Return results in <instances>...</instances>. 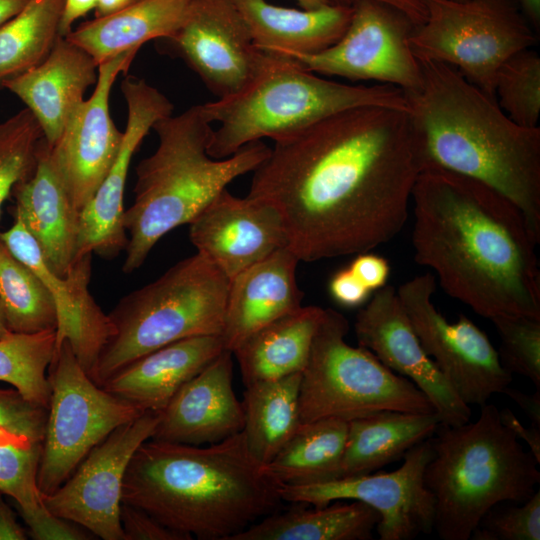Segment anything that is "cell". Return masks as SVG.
Here are the masks:
<instances>
[{"label": "cell", "mask_w": 540, "mask_h": 540, "mask_svg": "<svg viewBox=\"0 0 540 540\" xmlns=\"http://www.w3.org/2000/svg\"><path fill=\"white\" fill-rule=\"evenodd\" d=\"M424 168L409 109L363 105L275 140L248 195L280 212L288 248L314 262L394 239Z\"/></svg>", "instance_id": "obj_1"}, {"label": "cell", "mask_w": 540, "mask_h": 540, "mask_svg": "<svg viewBox=\"0 0 540 540\" xmlns=\"http://www.w3.org/2000/svg\"><path fill=\"white\" fill-rule=\"evenodd\" d=\"M417 264L434 271L450 297L487 319L540 318V268L523 213L475 179L423 170L412 191Z\"/></svg>", "instance_id": "obj_2"}, {"label": "cell", "mask_w": 540, "mask_h": 540, "mask_svg": "<svg viewBox=\"0 0 540 540\" xmlns=\"http://www.w3.org/2000/svg\"><path fill=\"white\" fill-rule=\"evenodd\" d=\"M279 488L241 431L207 446L145 441L129 462L121 500L191 539L231 540L277 510Z\"/></svg>", "instance_id": "obj_3"}, {"label": "cell", "mask_w": 540, "mask_h": 540, "mask_svg": "<svg viewBox=\"0 0 540 540\" xmlns=\"http://www.w3.org/2000/svg\"><path fill=\"white\" fill-rule=\"evenodd\" d=\"M419 62L421 86L406 96L424 170H447L491 187L517 206L540 242V127L516 124L456 68Z\"/></svg>", "instance_id": "obj_4"}, {"label": "cell", "mask_w": 540, "mask_h": 540, "mask_svg": "<svg viewBox=\"0 0 540 540\" xmlns=\"http://www.w3.org/2000/svg\"><path fill=\"white\" fill-rule=\"evenodd\" d=\"M211 124L201 104L153 125L158 146L138 163L135 199L124 211V273L141 267L164 235L189 224L228 184L268 157L271 148L255 141L227 158H212L207 153Z\"/></svg>", "instance_id": "obj_5"}, {"label": "cell", "mask_w": 540, "mask_h": 540, "mask_svg": "<svg viewBox=\"0 0 540 540\" xmlns=\"http://www.w3.org/2000/svg\"><path fill=\"white\" fill-rule=\"evenodd\" d=\"M476 421L440 423L423 480L435 501L434 530L442 540H468L485 513L501 502L522 503L537 490L538 462L485 403Z\"/></svg>", "instance_id": "obj_6"}, {"label": "cell", "mask_w": 540, "mask_h": 540, "mask_svg": "<svg viewBox=\"0 0 540 540\" xmlns=\"http://www.w3.org/2000/svg\"><path fill=\"white\" fill-rule=\"evenodd\" d=\"M269 53L266 66L246 87L203 104L211 122L219 124L207 146L212 158H227L263 138L275 141L352 107L408 109L406 93L396 86L328 80L285 55Z\"/></svg>", "instance_id": "obj_7"}, {"label": "cell", "mask_w": 540, "mask_h": 540, "mask_svg": "<svg viewBox=\"0 0 540 540\" xmlns=\"http://www.w3.org/2000/svg\"><path fill=\"white\" fill-rule=\"evenodd\" d=\"M230 279L198 252L122 297L108 314L113 335L91 379L102 386L120 369L170 343L220 335Z\"/></svg>", "instance_id": "obj_8"}, {"label": "cell", "mask_w": 540, "mask_h": 540, "mask_svg": "<svg viewBox=\"0 0 540 540\" xmlns=\"http://www.w3.org/2000/svg\"><path fill=\"white\" fill-rule=\"evenodd\" d=\"M349 323L326 308L301 372V423L323 418L350 421L380 411L435 413L420 389L364 347L349 345Z\"/></svg>", "instance_id": "obj_9"}, {"label": "cell", "mask_w": 540, "mask_h": 540, "mask_svg": "<svg viewBox=\"0 0 540 540\" xmlns=\"http://www.w3.org/2000/svg\"><path fill=\"white\" fill-rule=\"evenodd\" d=\"M421 1L426 17L409 38L416 58L456 68L493 97L501 65L537 42L518 0Z\"/></svg>", "instance_id": "obj_10"}, {"label": "cell", "mask_w": 540, "mask_h": 540, "mask_svg": "<svg viewBox=\"0 0 540 540\" xmlns=\"http://www.w3.org/2000/svg\"><path fill=\"white\" fill-rule=\"evenodd\" d=\"M48 379L51 397L37 475L42 495L54 492L113 430L143 413L94 383L66 341L55 350Z\"/></svg>", "instance_id": "obj_11"}, {"label": "cell", "mask_w": 540, "mask_h": 540, "mask_svg": "<svg viewBox=\"0 0 540 540\" xmlns=\"http://www.w3.org/2000/svg\"><path fill=\"white\" fill-rule=\"evenodd\" d=\"M436 278L425 273L397 290L425 352L467 405L481 406L511 383L498 351L467 316L449 322L433 303Z\"/></svg>", "instance_id": "obj_12"}, {"label": "cell", "mask_w": 540, "mask_h": 540, "mask_svg": "<svg viewBox=\"0 0 540 540\" xmlns=\"http://www.w3.org/2000/svg\"><path fill=\"white\" fill-rule=\"evenodd\" d=\"M352 7L349 25L335 44L314 54L285 56L316 74L373 80L405 93L418 90L422 70L409 44L416 26L404 13L378 1L357 0Z\"/></svg>", "instance_id": "obj_13"}, {"label": "cell", "mask_w": 540, "mask_h": 540, "mask_svg": "<svg viewBox=\"0 0 540 540\" xmlns=\"http://www.w3.org/2000/svg\"><path fill=\"white\" fill-rule=\"evenodd\" d=\"M433 455L430 439L409 449L391 472L368 473L325 482L280 486L282 501L322 506L336 500L362 502L380 515V540H412L434 530L435 501L423 480Z\"/></svg>", "instance_id": "obj_14"}, {"label": "cell", "mask_w": 540, "mask_h": 540, "mask_svg": "<svg viewBox=\"0 0 540 540\" xmlns=\"http://www.w3.org/2000/svg\"><path fill=\"white\" fill-rule=\"evenodd\" d=\"M157 48L183 60L217 98L246 87L270 58L269 52L255 46L231 0H190L182 25L157 39Z\"/></svg>", "instance_id": "obj_15"}, {"label": "cell", "mask_w": 540, "mask_h": 540, "mask_svg": "<svg viewBox=\"0 0 540 540\" xmlns=\"http://www.w3.org/2000/svg\"><path fill=\"white\" fill-rule=\"evenodd\" d=\"M159 419V412L145 411L113 430L54 492L42 495L45 507L103 540H124L119 516L124 476Z\"/></svg>", "instance_id": "obj_16"}, {"label": "cell", "mask_w": 540, "mask_h": 540, "mask_svg": "<svg viewBox=\"0 0 540 540\" xmlns=\"http://www.w3.org/2000/svg\"><path fill=\"white\" fill-rule=\"evenodd\" d=\"M138 51H125L98 65L92 95L78 107L55 144L47 146L50 163L80 214L120 151L124 132L111 118L109 97L116 78L127 72Z\"/></svg>", "instance_id": "obj_17"}, {"label": "cell", "mask_w": 540, "mask_h": 540, "mask_svg": "<svg viewBox=\"0 0 540 540\" xmlns=\"http://www.w3.org/2000/svg\"><path fill=\"white\" fill-rule=\"evenodd\" d=\"M354 330L359 346L424 393L440 423L455 426L470 420V406L425 352L393 286L386 284L375 291L357 313Z\"/></svg>", "instance_id": "obj_18"}, {"label": "cell", "mask_w": 540, "mask_h": 540, "mask_svg": "<svg viewBox=\"0 0 540 540\" xmlns=\"http://www.w3.org/2000/svg\"><path fill=\"white\" fill-rule=\"evenodd\" d=\"M121 91L128 110L123 141L114 164L80 214L77 258L96 254L113 259L125 251L123 199L131 159L153 125L173 114L171 101L144 79L126 76Z\"/></svg>", "instance_id": "obj_19"}, {"label": "cell", "mask_w": 540, "mask_h": 540, "mask_svg": "<svg viewBox=\"0 0 540 540\" xmlns=\"http://www.w3.org/2000/svg\"><path fill=\"white\" fill-rule=\"evenodd\" d=\"M0 238L38 276L51 295L57 314L56 349L62 342H68L91 378L100 353L113 335L109 315L103 312L89 291L92 255L79 257L69 273L62 277L49 267L19 216L15 215L13 224L0 232Z\"/></svg>", "instance_id": "obj_20"}, {"label": "cell", "mask_w": 540, "mask_h": 540, "mask_svg": "<svg viewBox=\"0 0 540 540\" xmlns=\"http://www.w3.org/2000/svg\"><path fill=\"white\" fill-rule=\"evenodd\" d=\"M197 252L230 280L273 252L288 247L280 212L269 202L223 190L190 223Z\"/></svg>", "instance_id": "obj_21"}, {"label": "cell", "mask_w": 540, "mask_h": 540, "mask_svg": "<svg viewBox=\"0 0 540 540\" xmlns=\"http://www.w3.org/2000/svg\"><path fill=\"white\" fill-rule=\"evenodd\" d=\"M233 366V354L225 349L183 384L159 412L151 439L205 445L240 433L244 413L233 389Z\"/></svg>", "instance_id": "obj_22"}, {"label": "cell", "mask_w": 540, "mask_h": 540, "mask_svg": "<svg viewBox=\"0 0 540 540\" xmlns=\"http://www.w3.org/2000/svg\"><path fill=\"white\" fill-rule=\"evenodd\" d=\"M97 78L94 59L81 47L59 37L43 62L6 81L3 88L16 95L34 115L50 148Z\"/></svg>", "instance_id": "obj_23"}, {"label": "cell", "mask_w": 540, "mask_h": 540, "mask_svg": "<svg viewBox=\"0 0 540 540\" xmlns=\"http://www.w3.org/2000/svg\"><path fill=\"white\" fill-rule=\"evenodd\" d=\"M300 262L281 248L230 280L224 326V348L233 351L252 333L302 307L296 269Z\"/></svg>", "instance_id": "obj_24"}, {"label": "cell", "mask_w": 540, "mask_h": 540, "mask_svg": "<svg viewBox=\"0 0 540 540\" xmlns=\"http://www.w3.org/2000/svg\"><path fill=\"white\" fill-rule=\"evenodd\" d=\"M12 195L19 216L38 244L49 267L66 276L78 259L80 213L56 175L43 139L32 174L18 183Z\"/></svg>", "instance_id": "obj_25"}, {"label": "cell", "mask_w": 540, "mask_h": 540, "mask_svg": "<svg viewBox=\"0 0 540 540\" xmlns=\"http://www.w3.org/2000/svg\"><path fill=\"white\" fill-rule=\"evenodd\" d=\"M223 350L220 335L185 338L132 361L101 387L143 412H161L181 386Z\"/></svg>", "instance_id": "obj_26"}, {"label": "cell", "mask_w": 540, "mask_h": 540, "mask_svg": "<svg viewBox=\"0 0 540 540\" xmlns=\"http://www.w3.org/2000/svg\"><path fill=\"white\" fill-rule=\"evenodd\" d=\"M255 46L282 55L314 54L335 44L351 20L352 4L313 10L276 6L267 0H231Z\"/></svg>", "instance_id": "obj_27"}, {"label": "cell", "mask_w": 540, "mask_h": 540, "mask_svg": "<svg viewBox=\"0 0 540 540\" xmlns=\"http://www.w3.org/2000/svg\"><path fill=\"white\" fill-rule=\"evenodd\" d=\"M190 0H135L108 16L95 17L65 38L100 63L150 40L172 35L184 22Z\"/></svg>", "instance_id": "obj_28"}, {"label": "cell", "mask_w": 540, "mask_h": 540, "mask_svg": "<svg viewBox=\"0 0 540 540\" xmlns=\"http://www.w3.org/2000/svg\"><path fill=\"white\" fill-rule=\"evenodd\" d=\"M324 308L302 306L261 327L233 351L245 386L301 373Z\"/></svg>", "instance_id": "obj_29"}, {"label": "cell", "mask_w": 540, "mask_h": 540, "mask_svg": "<svg viewBox=\"0 0 540 540\" xmlns=\"http://www.w3.org/2000/svg\"><path fill=\"white\" fill-rule=\"evenodd\" d=\"M436 413L380 411L348 421V433L338 478L372 473L434 434Z\"/></svg>", "instance_id": "obj_30"}, {"label": "cell", "mask_w": 540, "mask_h": 540, "mask_svg": "<svg viewBox=\"0 0 540 540\" xmlns=\"http://www.w3.org/2000/svg\"><path fill=\"white\" fill-rule=\"evenodd\" d=\"M336 500L307 507L293 503L291 509L274 511L231 540H370L380 520L370 506L353 500Z\"/></svg>", "instance_id": "obj_31"}, {"label": "cell", "mask_w": 540, "mask_h": 540, "mask_svg": "<svg viewBox=\"0 0 540 540\" xmlns=\"http://www.w3.org/2000/svg\"><path fill=\"white\" fill-rule=\"evenodd\" d=\"M301 373L245 386L242 407L248 450L259 463H269L301 424Z\"/></svg>", "instance_id": "obj_32"}, {"label": "cell", "mask_w": 540, "mask_h": 540, "mask_svg": "<svg viewBox=\"0 0 540 540\" xmlns=\"http://www.w3.org/2000/svg\"><path fill=\"white\" fill-rule=\"evenodd\" d=\"M347 433L348 422L342 419L301 423L265 470L280 486L337 479Z\"/></svg>", "instance_id": "obj_33"}, {"label": "cell", "mask_w": 540, "mask_h": 540, "mask_svg": "<svg viewBox=\"0 0 540 540\" xmlns=\"http://www.w3.org/2000/svg\"><path fill=\"white\" fill-rule=\"evenodd\" d=\"M64 0H29L0 25V89L43 62L60 35Z\"/></svg>", "instance_id": "obj_34"}, {"label": "cell", "mask_w": 540, "mask_h": 540, "mask_svg": "<svg viewBox=\"0 0 540 540\" xmlns=\"http://www.w3.org/2000/svg\"><path fill=\"white\" fill-rule=\"evenodd\" d=\"M0 302L12 332L56 330L57 314L51 295L38 276L7 248L1 238Z\"/></svg>", "instance_id": "obj_35"}, {"label": "cell", "mask_w": 540, "mask_h": 540, "mask_svg": "<svg viewBox=\"0 0 540 540\" xmlns=\"http://www.w3.org/2000/svg\"><path fill=\"white\" fill-rule=\"evenodd\" d=\"M56 350V330L11 332L0 338V381L27 399L49 408L48 368Z\"/></svg>", "instance_id": "obj_36"}, {"label": "cell", "mask_w": 540, "mask_h": 540, "mask_svg": "<svg viewBox=\"0 0 540 540\" xmlns=\"http://www.w3.org/2000/svg\"><path fill=\"white\" fill-rule=\"evenodd\" d=\"M495 98L516 124L538 127L540 117V57L532 48L512 55L499 68Z\"/></svg>", "instance_id": "obj_37"}, {"label": "cell", "mask_w": 540, "mask_h": 540, "mask_svg": "<svg viewBox=\"0 0 540 540\" xmlns=\"http://www.w3.org/2000/svg\"><path fill=\"white\" fill-rule=\"evenodd\" d=\"M43 139L41 127L28 108L0 122V213L14 187L32 174Z\"/></svg>", "instance_id": "obj_38"}, {"label": "cell", "mask_w": 540, "mask_h": 540, "mask_svg": "<svg viewBox=\"0 0 540 540\" xmlns=\"http://www.w3.org/2000/svg\"><path fill=\"white\" fill-rule=\"evenodd\" d=\"M490 320L500 338L503 367L528 378L540 390V318L500 315Z\"/></svg>", "instance_id": "obj_39"}, {"label": "cell", "mask_w": 540, "mask_h": 540, "mask_svg": "<svg viewBox=\"0 0 540 540\" xmlns=\"http://www.w3.org/2000/svg\"><path fill=\"white\" fill-rule=\"evenodd\" d=\"M41 451L42 444L0 445V493L13 499L16 510L32 511L43 506L37 483Z\"/></svg>", "instance_id": "obj_40"}, {"label": "cell", "mask_w": 540, "mask_h": 540, "mask_svg": "<svg viewBox=\"0 0 540 540\" xmlns=\"http://www.w3.org/2000/svg\"><path fill=\"white\" fill-rule=\"evenodd\" d=\"M473 540H539L540 492L512 505L501 502L490 508L472 532Z\"/></svg>", "instance_id": "obj_41"}, {"label": "cell", "mask_w": 540, "mask_h": 540, "mask_svg": "<svg viewBox=\"0 0 540 540\" xmlns=\"http://www.w3.org/2000/svg\"><path fill=\"white\" fill-rule=\"evenodd\" d=\"M48 408L18 390L0 389V445L27 447L42 444Z\"/></svg>", "instance_id": "obj_42"}, {"label": "cell", "mask_w": 540, "mask_h": 540, "mask_svg": "<svg viewBox=\"0 0 540 540\" xmlns=\"http://www.w3.org/2000/svg\"><path fill=\"white\" fill-rule=\"evenodd\" d=\"M28 527V535L34 540H87L90 532L82 526L57 516L45 505L32 510H17Z\"/></svg>", "instance_id": "obj_43"}, {"label": "cell", "mask_w": 540, "mask_h": 540, "mask_svg": "<svg viewBox=\"0 0 540 540\" xmlns=\"http://www.w3.org/2000/svg\"><path fill=\"white\" fill-rule=\"evenodd\" d=\"M119 516L124 540H191L187 535L165 526L147 512L123 502Z\"/></svg>", "instance_id": "obj_44"}, {"label": "cell", "mask_w": 540, "mask_h": 540, "mask_svg": "<svg viewBox=\"0 0 540 540\" xmlns=\"http://www.w3.org/2000/svg\"><path fill=\"white\" fill-rule=\"evenodd\" d=\"M328 289L332 299L337 304L347 308L362 305L372 293L357 279L348 267L337 271L331 277Z\"/></svg>", "instance_id": "obj_45"}, {"label": "cell", "mask_w": 540, "mask_h": 540, "mask_svg": "<svg viewBox=\"0 0 540 540\" xmlns=\"http://www.w3.org/2000/svg\"><path fill=\"white\" fill-rule=\"evenodd\" d=\"M348 268L371 292L384 287L390 274L388 260L369 252L357 254Z\"/></svg>", "instance_id": "obj_46"}, {"label": "cell", "mask_w": 540, "mask_h": 540, "mask_svg": "<svg viewBox=\"0 0 540 540\" xmlns=\"http://www.w3.org/2000/svg\"><path fill=\"white\" fill-rule=\"evenodd\" d=\"M499 416L502 424L512 431L518 440L526 442L529 451L540 464V427L533 424L530 427H525L508 408L499 410Z\"/></svg>", "instance_id": "obj_47"}, {"label": "cell", "mask_w": 540, "mask_h": 540, "mask_svg": "<svg viewBox=\"0 0 540 540\" xmlns=\"http://www.w3.org/2000/svg\"><path fill=\"white\" fill-rule=\"evenodd\" d=\"M97 0H64L60 21V35L65 37L76 20L86 16L96 8Z\"/></svg>", "instance_id": "obj_48"}, {"label": "cell", "mask_w": 540, "mask_h": 540, "mask_svg": "<svg viewBox=\"0 0 540 540\" xmlns=\"http://www.w3.org/2000/svg\"><path fill=\"white\" fill-rule=\"evenodd\" d=\"M28 533L20 525L15 512L3 500L0 493V540H25Z\"/></svg>", "instance_id": "obj_49"}, {"label": "cell", "mask_w": 540, "mask_h": 540, "mask_svg": "<svg viewBox=\"0 0 540 540\" xmlns=\"http://www.w3.org/2000/svg\"><path fill=\"white\" fill-rule=\"evenodd\" d=\"M502 393L510 397L522 409L533 425L540 427V390L527 394L507 386Z\"/></svg>", "instance_id": "obj_50"}, {"label": "cell", "mask_w": 540, "mask_h": 540, "mask_svg": "<svg viewBox=\"0 0 540 540\" xmlns=\"http://www.w3.org/2000/svg\"><path fill=\"white\" fill-rule=\"evenodd\" d=\"M357 0H336L339 4L351 5ZM387 4L404 13L415 25H421L426 17L425 7L421 0H374Z\"/></svg>", "instance_id": "obj_51"}, {"label": "cell", "mask_w": 540, "mask_h": 540, "mask_svg": "<svg viewBox=\"0 0 540 540\" xmlns=\"http://www.w3.org/2000/svg\"><path fill=\"white\" fill-rule=\"evenodd\" d=\"M135 0H97L95 17L111 15L133 3Z\"/></svg>", "instance_id": "obj_52"}, {"label": "cell", "mask_w": 540, "mask_h": 540, "mask_svg": "<svg viewBox=\"0 0 540 540\" xmlns=\"http://www.w3.org/2000/svg\"><path fill=\"white\" fill-rule=\"evenodd\" d=\"M29 0H0V25L16 15Z\"/></svg>", "instance_id": "obj_53"}, {"label": "cell", "mask_w": 540, "mask_h": 540, "mask_svg": "<svg viewBox=\"0 0 540 540\" xmlns=\"http://www.w3.org/2000/svg\"><path fill=\"white\" fill-rule=\"evenodd\" d=\"M519 5L530 22L536 28L540 23V0H518Z\"/></svg>", "instance_id": "obj_54"}, {"label": "cell", "mask_w": 540, "mask_h": 540, "mask_svg": "<svg viewBox=\"0 0 540 540\" xmlns=\"http://www.w3.org/2000/svg\"><path fill=\"white\" fill-rule=\"evenodd\" d=\"M302 9L313 10L331 4H339L336 0H297Z\"/></svg>", "instance_id": "obj_55"}, {"label": "cell", "mask_w": 540, "mask_h": 540, "mask_svg": "<svg viewBox=\"0 0 540 540\" xmlns=\"http://www.w3.org/2000/svg\"><path fill=\"white\" fill-rule=\"evenodd\" d=\"M11 332L12 331L10 330L8 326L4 308L0 302V338L6 337Z\"/></svg>", "instance_id": "obj_56"}]
</instances>
